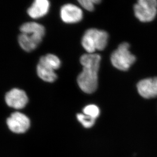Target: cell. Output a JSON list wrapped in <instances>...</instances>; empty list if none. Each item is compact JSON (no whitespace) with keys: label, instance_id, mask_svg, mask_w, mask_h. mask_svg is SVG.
Returning a JSON list of instances; mask_svg holds the SVG:
<instances>
[{"label":"cell","instance_id":"obj_1","mask_svg":"<svg viewBox=\"0 0 157 157\" xmlns=\"http://www.w3.org/2000/svg\"><path fill=\"white\" fill-rule=\"evenodd\" d=\"M101 56L96 53H87L80 58L83 70L77 77V83L82 91L92 94L98 86V73Z\"/></svg>","mask_w":157,"mask_h":157},{"label":"cell","instance_id":"obj_2","mask_svg":"<svg viewBox=\"0 0 157 157\" xmlns=\"http://www.w3.org/2000/svg\"><path fill=\"white\" fill-rule=\"evenodd\" d=\"M20 31L21 34L18 36V42L21 48L27 52L35 49L45 35L44 27L35 22L23 24Z\"/></svg>","mask_w":157,"mask_h":157},{"label":"cell","instance_id":"obj_3","mask_svg":"<svg viewBox=\"0 0 157 157\" xmlns=\"http://www.w3.org/2000/svg\"><path fill=\"white\" fill-rule=\"evenodd\" d=\"M108 39L106 32L90 29L85 32L82 38V45L88 53H93L96 50H103L107 44Z\"/></svg>","mask_w":157,"mask_h":157},{"label":"cell","instance_id":"obj_4","mask_svg":"<svg viewBox=\"0 0 157 157\" xmlns=\"http://www.w3.org/2000/svg\"><path fill=\"white\" fill-rule=\"evenodd\" d=\"M129 48V44L123 42L111 54V62L116 68L121 71H127L135 63L136 57Z\"/></svg>","mask_w":157,"mask_h":157},{"label":"cell","instance_id":"obj_5","mask_svg":"<svg viewBox=\"0 0 157 157\" xmlns=\"http://www.w3.org/2000/svg\"><path fill=\"white\" fill-rule=\"evenodd\" d=\"M134 11L137 18L143 22L153 21L157 14V1L140 0L134 6Z\"/></svg>","mask_w":157,"mask_h":157},{"label":"cell","instance_id":"obj_6","mask_svg":"<svg viewBox=\"0 0 157 157\" xmlns=\"http://www.w3.org/2000/svg\"><path fill=\"white\" fill-rule=\"evenodd\" d=\"M6 124L8 129L12 133L21 135L26 133L30 130L31 122L25 114L15 111L7 118Z\"/></svg>","mask_w":157,"mask_h":157},{"label":"cell","instance_id":"obj_7","mask_svg":"<svg viewBox=\"0 0 157 157\" xmlns=\"http://www.w3.org/2000/svg\"><path fill=\"white\" fill-rule=\"evenodd\" d=\"M5 101L8 106L15 109H21L28 102V97L24 90L13 89L6 94Z\"/></svg>","mask_w":157,"mask_h":157},{"label":"cell","instance_id":"obj_8","mask_svg":"<svg viewBox=\"0 0 157 157\" xmlns=\"http://www.w3.org/2000/svg\"><path fill=\"white\" fill-rule=\"evenodd\" d=\"M137 89L141 96L145 99L157 97V77L147 78L140 80Z\"/></svg>","mask_w":157,"mask_h":157},{"label":"cell","instance_id":"obj_9","mask_svg":"<svg viewBox=\"0 0 157 157\" xmlns=\"http://www.w3.org/2000/svg\"><path fill=\"white\" fill-rule=\"evenodd\" d=\"M61 17L63 21L66 23H76L82 20V11L77 6L67 4L61 8Z\"/></svg>","mask_w":157,"mask_h":157},{"label":"cell","instance_id":"obj_10","mask_svg":"<svg viewBox=\"0 0 157 157\" xmlns=\"http://www.w3.org/2000/svg\"><path fill=\"white\" fill-rule=\"evenodd\" d=\"M49 6L48 0H36L28 10V13L33 18L41 17L48 13Z\"/></svg>","mask_w":157,"mask_h":157},{"label":"cell","instance_id":"obj_11","mask_svg":"<svg viewBox=\"0 0 157 157\" xmlns=\"http://www.w3.org/2000/svg\"><path fill=\"white\" fill-rule=\"evenodd\" d=\"M38 75L45 82H52L57 78L54 70L41 62H39L37 67Z\"/></svg>","mask_w":157,"mask_h":157},{"label":"cell","instance_id":"obj_12","mask_svg":"<svg viewBox=\"0 0 157 157\" xmlns=\"http://www.w3.org/2000/svg\"><path fill=\"white\" fill-rule=\"evenodd\" d=\"M39 62L54 70L59 68L61 66V61L58 56L52 54H48L45 56H42Z\"/></svg>","mask_w":157,"mask_h":157},{"label":"cell","instance_id":"obj_13","mask_svg":"<svg viewBox=\"0 0 157 157\" xmlns=\"http://www.w3.org/2000/svg\"><path fill=\"white\" fill-rule=\"evenodd\" d=\"M76 120L85 129H91L95 126L97 120L89 116L83 114V113H78L76 115Z\"/></svg>","mask_w":157,"mask_h":157},{"label":"cell","instance_id":"obj_14","mask_svg":"<svg viewBox=\"0 0 157 157\" xmlns=\"http://www.w3.org/2000/svg\"><path fill=\"white\" fill-rule=\"evenodd\" d=\"M83 114L87 115L94 119H98L100 114V110L98 106L95 104L86 105L82 109Z\"/></svg>","mask_w":157,"mask_h":157},{"label":"cell","instance_id":"obj_15","mask_svg":"<svg viewBox=\"0 0 157 157\" xmlns=\"http://www.w3.org/2000/svg\"><path fill=\"white\" fill-rule=\"evenodd\" d=\"M78 2L82 7L87 10L90 11L94 10L95 4L93 0H79Z\"/></svg>","mask_w":157,"mask_h":157}]
</instances>
